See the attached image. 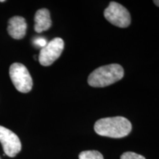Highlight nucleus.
<instances>
[{
	"mask_svg": "<svg viewBox=\"0 0 159 159\" xmlns=\"http://www.w3.org/2000/svg\"><path fill=\"white\" fill-rule=\"evenodd\" d=\"M104 16L108 21L120 28H126L131 22L129 11L122 5L111 2L104 11Z\"/></svg>",
	"mask_w": 159,
	"mask_h": 159,
	"instance_id": "nucleus-4",
	"label": "nucleus"
},
{
	"mask_svg": "<svg viewBox=\"0 0 159 159\" xmlns=\"http://www.w3.org/2000/svg\"><path fill=\"white\" fill-rule=\"evenodd\" d=\"M124 77V69L121 65L113 63L100 66L89 75L88 83L91 87L103 88L114 84Z\"/></svg>",
	"mask_w": 159,
	"mask_h": 159,
	"instance_id": "nucleus-2",
	"label": "nucleus"
},
{
	"mask_svg": "<svg viewBox=\"0 0 159 159\" xmlns=\"http://www.w3.org/2000/svg\"><path fill=\"white\" fill-rule=\"evenodd\" d=\"M27 27V22L25 18L16 16L9 19L7 32L13 39H21L25 36Z\"/></svg>",
	"mask_w": 159,
	"mask_h": 159,
	"instance_id": "nucleus-7",
	"label": "nucleus"
},
{
	"mask_svg": "<svg viewBox=\"0 0 159 159\" xmlns=\"http://www.w3.org/2000/svg\"><path fill=\"white\" fill-rule=\"evenodd\" d=\"M5 0H0V2H5Z\"/></svg>",
	"mask_w": 159,
	"mask_h": 159,
	"instance_id": "nucleus-13",
	"label": "nucleus"
},
{
	"mask_svg": "<svg viewBox=\"0 0 159 159\" xmlns=\"http://www.w3.org/2000/svg\"><path fill=\"white\" fill-rule=\"evenodd\" d=\"M34 43L37 47H41L42 49L43 47H44L47 44V40L43 39V38H38V39H36L34 41Z\"/></svg>",
	"mask_w": 159,
	"mask_h": 159,
	"instance_id": "nucleus-11",
	"label": "nucleus"
},
{
	"mask_svg": "<svg viewBox=\"0 0 159 159\" xmlns=\"http://www.w3.org/2000/svg\"><path fill=\"white\" fill-rule=\"evenodd\" d=\"M153 2L156 6L159 7V0H155V1H153Z\"/></svg>",
	"mask_w": 159,
	"mask_h": 159,
	"instance_id": "nucleus-12",
	"label": "nucleus"
},
{
	"mask_svg": "<svg viewBox=\"0 0 159 159\" xmlns=\"http://www.w3.org/2000/svg\"><path fill=\"white\" fill-rule=\"evenodd\" d=\"M120 159H146L141 155L133 152H126L121 156Z\"/></svg>",
	"mask_w": 159,
	"mask_h": 159,
	"instance_id": "nucleus-10",
	"label": "nucleus"
},
{
	"mask_svg": "<svg viewBox=\"0 0 159 159\" xmlns=\"http://www.w3.org/2000/svg\"><path fill=\"white\" fill-rule=\"evenodd\" d=\"M0 142L5 154L14 158L21 150V143L18 136L13 131L0 125Z\"/></svg>",
	"mask_w": 159,
	"mask_h": 159,
	"instance_id": "nucleus-6",
	"label": "nucleus"
},
{
	"mask_svg": "<svg viewBox=\"0 0 159 159\" xmlns=\"http://www.w3.org/2000/svg\"><path fill=\"white\" fill-rule=\"evenodd\" d=\"M10 77L18 91L28 93L33 88V79L25 65L20 63H13L10 67Z\"/></svg>",
	"mask_w": 159,
	"mask_h": 159,
	"instance_id": "nucleus-3",
	"label": "nucleus"
},
{
	"mask_svg": "<svg viewBox=\"0 0 159 159\" xmlns=\"http://www.w3.org/2000/svg\"><path fill=\"white\" fill-rule=\"evenodd\" d=\"M64 48V41L61 38H55L47 43L41 49L39 56V63L43 66L52 64L58 57Z\"/></svg>",
	"mask_w": 159,
	"mask_h": 159,
	"instance_id": "nucleus-5",
	"label": "nucleus"
},
{
	"mask_svg": "<svg viewBox=\"0 0 159 159\" xmlns=\"http://www.w3.org/2000/svg\"><path fill=\"white\" fill-rule=\"evenodd\" d=\"M34 30L36 33H42L51 27L52 20L49 11L46 8L37 11L35 15Z\"/></svg>",
	"mask_w": 159,
	"mask_h": 159,
	"instance_id": "nucleus-8",
	"label": "nucleus"
},
{
	"mask_svg": "<svg viewBox=\"0 0 159 159\" xmlns=\"http://www.w3.org/2000/svg\"><path fill=\"white\" fill-rule=\"evenodd\" d=\"M79 159H104L102 155L97 150H86L81 152Z\"/></svg>",
	"mask_w": 159,
	"mask_h": 159,
	"instance_id": "nucleus-9",
	"label": "nucleus"
},
{
	"mask_svg": "<svg viewBox=\"0 0 159 159\" xmlns=\"http://www.w3.org/2000/svg\"><path fill=\"white\" fill-rule=\"evenodd\" d=\"M94 131L99 136L120 139L127 136L132 130V125L123 116L102 118L94 124Z\"/></svg>",
	"mask_w": 159,
	"mask_h": 159,
	"instance_id": "nucleus-1",
	"label": "nucleus"
}]
</instances>
